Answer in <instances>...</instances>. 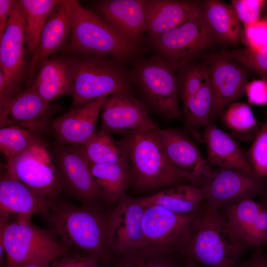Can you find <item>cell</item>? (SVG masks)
<instances>
[{
  "mask_svg": "<svg viewBox=\"0 0 267 267\" xmlns=\"http://www.w3.org/2000/svg\"><path fill=\"white\" fill-rule=\"evenodd\" d=\"M44 218L50 230L68 249L107 261L109 213L103 208L76 206L57 198L49 199Z\"/></svg>",
  "mask_w": 267,
  "mask_h": 267,
  "instance_id": "6da1fadb",
  "label": "cell"
},
{
  "mask_svg": "<svg viewBox=\"0 0 267 267\" xmlns=\"http://www.w3.org/2000/svg\"><path fill=\"white\" fill-rule=\"evenodd\" d=\"M250 248L229 225L220 208L204 201L183 252L188 260L204 267H236Z\"/></svg>",
  "mask_w": 267,
  "mask_h": 267,
  "instance_id": "7a4b0ae2",
  "label": "cell"
},
{
  "mask_svg": "<svg viewBox=\"0 0 267 267\" xmlns=\"http://www.w3.org/2000/svg\"><path fill=\"white\" fill-rule=\"evenodd\" d=\"M63 57L73 83L72 108L113 94H131V73L125 61L110 56L69 52Z\"/></svg>",
  "mask_w": 267,
  "mask_h": 267,
  "instance_id": "3957f363",
  "label": "cell"
},
{
  "mask_svg": "<svg viewBox=\"0 0 267 267\" xmlns=\"http://www.w3.org/2000/svg\"><path fill=\"white\" fill-rule=\"evenodd\" d=\"M71 33L66 49L73 53L112 56L124 61L136 59L142 52L139 44L121 36L78 0H70Z\"/></svg>",
  "mask_w": 267,
  "mask_h": 267,
  "instance_id": "277c9868",
  "label": "cell"
},
{
  "mask_svg": "<svg viewBox=\"0 0 267 267\" xmlns=\"http://www.w3.org/2000/svg\"><path fill=\"white\" fill-rule=\"evenodd\" d=\"M159 130L126 135L122 140L129 155L132 187L145 192L189 183L169 161Z\"/></svg>",
  "mask_w": 267,
  "mask_h": 267,
  "instance_id": "5b68a950",
  "label": "cell"
},
{
  "mask_svg": "<svg viewBox=\"0 0 267 267\" xmlns=\"http://www.w3.org/2000/svg\"><path fill=\"white\" fill-rule=\"evenodd\" d=\"M0 221V242L6 256L5 267H20L30 263L50 265L71 250L52 231L33 223L31 217L17 216L10 221Z\"/></svg>",
  "mask_w": 267,
  "mask_h": 267,
  "instance_id": "8992f818",
  "label": "cell"
},
{
  "mask_svg": "<svg viewBox=\"0 0 267 267\" xmlns=\"http://www.w3.org/2000/svg\"><path fill=\"white\" fill-rule=\"evenodd\" d=\"M177 67L157 55L135 63L131 72L132 82L146 102L167 120H182L178 105Z\"/></svg>",
  "mask_w": 267,
  "mask_h": 267,
  "instance_id": "52a82bcc",
  "label": "cell"
},
{
  "mask_svg": "<svg viewBox=\"0 0 267 267\" xmlns=\"http://www.w3.org/2000/svg\"><path fill=\"white\" fill-rule=\"evenodd\" d=\"M197 212L178 214L157 205L145 206L140 248L158 255L183 251L189 240Z\"/></svg>",
  "mask_w": 267,
  "mask_h": 267,
  "instance_id": "ba28073f",
  "label": "cell"
},
{
  "mask_svg": "<svg viewBox=\"0 0 267 267\" xmlns=\"http://www.w3.org/2000/svg\"><path fill=\"white\" fill-rule=\"evenodd\" d=\"M151 47L177 67L189 61L216 41L202 14L161 35L148 37Z\"/></svg>",
  "mask_w": 267,
  "mask_h": 267,
  "instance_id": "9c48e42d",
  "label": "cell"
},
{
  "mask_svg": "<svg viewBox=\"0 0 267 267\" xmlns=\"http://www.w3.org/2000/svg\"><path fill=\"white\" fill-rule=\"evenodd\" d=\"M53 160L62 192L82 205L103 208V200L93 180L90 164L80 146L66 145L58 148Z\"/></svg>",
  "mask_w": 267,
  "mask_h": 267,
  "instance_id": "30bf717a",
  "label": "cell"
},
{
  "mask_svg": "<svg viewBox=\"0 0 267 267\" xmlns=\"http://www.w3.org/2000/svg\"><path fill=\"white\" fill-rule=\"evenodd\" d=\"M49 153L43 143L33 146L5 167L8 172L31 189L49 199L62 192L60 181Z\"/></svg>",
  "mask_w": 267,
  "mask_h": 267,
  "instance_id": "8fae6325",
  "label": "cell"
},
{
  "mask_svg": "<svg viewBox=\"0 0 267 267\" xmlns=\"http://www.w3.org/2000/svg\"><path fill=\"white\" fill-rule=\"evenodd\" d=\"M265 188L262 177L237 169L218 167L200 189L204 201L220 208L228 203L252 199Z\"/></svg>",
  "mask_w": 267,
  "mask_h": 267,
  "instance_id": "7c38bea8",
  "label": "cell"
},
{
  "mask_svg": "<svg viewBox=\"0 0 267 267\" xmlns=\"http://www.w3.org/2000/svg\"><path fill=\"white\" fill-rule=\"evenodd\" d=\"M145 206L125 194L109 213L108 244L119 258L138 250L142 241Z\"/></svg>",
  "mask_w": 267,
  "mask_h": 267,
  "instance_id": "4fadbf2b",
  "label": "cell"
},
{
  "mask_svg": "<svg viewBox=\"0 0 267 267\" xmlns=\"http://www.w3.org/2000/svg\"><path fill=\"white\" fill-rule=\"evenodd\" d=\"M159 134L172 166L186 178L190 184L201 188L211 177L214 169L196 144L178 130L160 129Z\"/></svg>",
  "mask_w": 267,
  "mask_h": 267,
  "instance_id": "5bb4252c",
  "label": "cell"
},
{
  "mask_svg": "<svg viewBox=\"0 0 267 267\" xmlns=\"http://www.w3.org/2000/svg\"><path fill=\"white\" fill-rule=\"evenodd\" d=\"M56 110L30 87L14 97L0 100V127H17L41 133Z\"/></svg>",
  "mask_w": 267,
  "mask_h": 267,
  "instance_id": "9a60e30c",
  "label": "cell"
},
{
  "mask_svg": "<svg viewBox=\"0 0 267 267\" xmlns=\"http://www.w3.org/2000/svg\"><path fill=\"white\" fill-rule=\"evenodd\" d=\"M102 129L126 135L159 130L143 102L128 93L108 96L101 110Z\"/></svg>",
  "mask_w": 267,
  "mask_h": 267,
  "instance_id": "2e32d148",
  "label": "cell"
},
{
  "mask_svg": "<svg viewBox=\"0 0 267 267\" xmlns=\"http://www.w3.org/2000/svg\"><path fill=\"white\" fill-rule=\"evenodd\" d=\"M207 66L214 92V104L211 115L213 123L228 106L245 94L248 83L247 69L217 54Z\"/></svg>",
  "mask_w": 267,
  "mask_h": 267,
  "instance_id": "e0dca14e",
  "label": "cell"
},
{
  "mask_svg": "<svg viewBox=\"0 0 267 267\" xmlns=\"http://www.w3.org/2000/svg\"><path fill=\"white\" fill-rule=\"evenodd\" d=\"M27 54L26 25L18 0L0 38V69L20 88L28 75Z\"/></svg>",
  "mask_w": 267,
  "mask_h": 267,
  "instance_id": "ac0fdd59",
  "label": "cell"
},
{
  "mask_svg": "<svg viewBox=\"0 0 267 267\" xmlns=\"http://www.w3.org/2000/svg\"><path fill=\"white\" fill-rule=\"evenodd\" d=\"M148 0H102L95 7L103 20L121 36L139 44L146 32Z\"/></svg>",
  "mask_w": 267,
  "mask_h": 267,
  "instance_id": "d6986e66",
  "label": "cell"
},
{
  "mask_svg": "<svg viewBox=\"0 0 267 267\" xmlns=\"http://www.w3.org/2000/svg\"><path fill=\"white\" fill-rule=\"evenodd\" d=\"M71 33L70 0H61L48 17L30 55L27 84L30 86L41 64L66 45Z\"/></svg>",
  "mask_w": 267,
  "mask_h": 267,
  "instance_id": "ffe728a7",
  "label": "cell"
},
{
  "mask_svg": "<svg viewBox=\"0 0 267 267\" xmlns=\"http://www.w3.org/2000/svg\"><path fill=\"white\" fill-rule=\"evenodd\" d=\"M107 97L72 108L55 119L51 127L57 141L63 145L78 146L86 142L96 133L98 119Z\"/></svg>",
  "mask_w": 267,
  "mask_h": 267,
  "instance_id": "44dd1931",
  "label": "cell"
},
{
  "mask_svg": "<svg viewBox=\"0 0 267 267\" xmlns=\"http://www.w3.org/2000/svg\"><path fill=\"white\" fill-rule=\"evenodd\" d=\"M220 210L250 247L267 244V210L263 204L248 199L224 205Z\"/></svg>",
  "mask_w": 267,
  "mask_h": 267,
  "instance_id": "7402d4cb",
  "label": "cell"
},
{
  "mask_svg": "<svg viewBox=\"0 0 267 267\" xmlns=\"http://www.w3.org/2000/svg\"><path fill=\"white\" fill-rule=\"evenodd\" d=\"M49 199L31 189L10 174L5 166L0 178V208L1 217L10 214L30 216L48 214Z\"/></svg>",
  "mask_w": 267,
  "mask_h": 267,
  "instance_id": "603a6c76",
  "label": "cell"
},
{
  "mask_svg": "<svg viewBox=\"0 0 267 267\" xmlns=\"http://www.w3.org/2000/svg\"><path fill=\"white\" fill-rule=\"evenodd\" d=\"M203 2L197 0H148L146 32L148 37L161 35L202 14Z\"/></svg>",
  "mask_w": 267,
  "mask_h": 267,
  "instance_id": "cb8c5ba5",
  "label": "cell"
},
{
  "mask_svg": "<svg viewBox=\"0 0 267 267\" xmlns=\"http://www.w3.org/2000/svg\"><path fill=\"white\" fill-rule=\"evenodd\" d=\"M201 140L206 143L207 161L211 166L237 169L257 176L238 142L213 123L204 128Z\"/></svg>",
  "mask_w": 267,
  "mask_h": 267,
  "instance_id": "d4e9b609",
  "label": "cell"
},
{
  "mask_svg": "<svg viewBox=\"0 0 267 267\" xmlns=\"http://www.w3.org/2000/svg\"><path fill=\"white\" fill-rule=\"evenodd\" d=\"M30 87L49 103L63 96H72L73 80L64 58H48L44 60Z\"/></svg>",
  "mask_w": 267,
  "mask_h": 267,
  "instance_id": "484cf974",
  "label": "cell"
},
{
  "mask_svg": "<svg viewBox=\"0 0 267 267\" xmlns=\"http://www.w3.org/2000/svg\"><path fill=\"white\" fill-rule=\"evenodd\" d=\"M202 15L216 42L236 45L244 40V28L231 4L218 0H205Z\"/></svg>",
  "mask_w": 267,
  "mask_h": 267,
  "instance_id": "4316f807",
  "label": "cell"
},
{
  "mask_svg": "<svg viewBox=\"0 0 267 267\" xmlns=\"http://www.w3.org/2000/svg\"><path fill=\"white\" fill-rule=\"evenodd\" d=\"M93 180L106 206L117 203L131 185L130 160L116 163L92 164Z\"/></svg>",
  "mask_w": 267,
  "mask_h": 267,
  "instance_id": "83f0119b",
  "label": "cell"
},
{
  "mask_svg": "<svg viewBox=\"0 0 267 267\" xmlns=\"http://www.w3.org/2000/svg\"><path fill=\"white\" fill-rule=\"evenodd\" d=\"M138 199L144 206L157 205L178 214L195 213L204 202L201 189L190 184L172 186Z\"/></svg>",
  "mask_w": 267,
  "mask_h": 267,
  "instance_id": "f1b7e54d",
  "label": "cell"
},
{
  "mask_svg": "<svg viewBox=\"0 0 267 267\" xmlns=\"http://www.w3.org/2000/svg\"><path fill=\"white\" fill-rule=\"evenodd\" d=\"M214 99V92L208 70L205 80L198 92L182 101L185 124L194 136L200 141L201 134L198 130L211 123Z\"/></svg>",
  "mask_w": 267,
  "mask_h": 267,
  "instance_id": "f546056e",
  "label": "cell"
},
{
  "mask_svg": "<svg viewBox=\"0 0 267 267\" xmlns=\"http://www.w3.org/2000/svg\"><path fill=\"white\" fill-rule=\"evenodd\" d=\"M80 147L90 165L116 163L129 159L122 140H114L109 132L102 129Z\"/></svg>",
  "mask_w": 267,
  "mask_h": 267,
  "instance_id": "4dcf8cb0",
  "label": "cell"
},
{
  "mask_svg": "<svg viewBox=\"0 0 267 267\" xmlns=\"http://www.w3.org/2000/svg\"><path fill=\"white\" fill-rule=\"evenodd\" d=\"M59 0H20L19 4L26 25L28 52L35 49L41 32Z\"/></svg>",
  "mask_w": 267,
  "mask_h": 267,
  "instance_id": "1f68e13d",
  "label": "cell"
},
{
  "mask_svg": "<svg viewBox=\"0 0 267 267\" xmlns=\"http://www.w3.org/2000/svg\"><path fill=\"white\" fill-rule=\"evenodd\" d=\"M219 117L231 134L243 141L254 139L262 125L256 119L250 105L244 102L232 103Z\"/></svg>",
  "mask_w": 267,
  "mask_h": 267,
  "instance_id": "d6a6232c",
  "label": "cell"
},
{
  "mask_svg": "<svg viewBox=\"0 0 267 267\" xmlns=\"http://www.w3.org/2000/svg\"><path fill=\"white\" fill-rule=\"evenodd\" d=\"M42 143L34 133L20 127H5L0 129V150L11 162L31 147Z\"/></svg>",
  "mask_w": 267,
  "mask_h": 267,
  "instance_id": "836d02e7",
  "label": "cell"
},
{
  "mask_svg": "<svg viewBox=\"0 0 267 267\" xmlns=\"http://www.w3.org/2000/svg\"><path fill=\"white\" fill-rule=\"evenodd\" d=\"M220 56L235 62L251 70L262 79L267 80V48L256 49L249 47L217 53Z\"/></svg>",
  "mask_w": 267,
  "mask_h": 267,
  "instance_id": "e575fe53",
  "label": "cell"
},
{
  "mask_svg": "<svg viewBox=\"0 0 267 267\" xmlns=\"http://www.w3.org/2000/svg\"><path fill=\"white\" fill-rule=\"evenodd\" d=\"M179 93L182 101L195 95L202 86L208 73L207 66L189 65L187 62L178 66Z\"/></svg>",
  "mask_w": 267,
  "mask_h": 267,
  "instance_id": "d590c367",
  "label": "cell"
},
{
  "mask_svg": "<svg viewBox=\"0 0 267 267\" xmlns=\"http://www.w3.org/2000/svg\"><path fill=\"white\" fill-rule=\"evenodd\" d=\"M172 255H158L138 250L120 258L113 267H182Z\"/></svg>",
  "mask_w": 267,
  "mask_h": 267,
  "instance_id": "8d00e7d4",
  "label": "cell"
},
{
  "mask_svg": "<svg viewBox=\"0 0 267 267\" xmlns=\"http://www.w3.org/2000/svg\"><path fill=\"white\" fill-rule=\"evenodd\" d=\"M245 155L258 176H267V119Z\"/></svg>",
  "mask_w": 267,
  "mask_h": 267,
  "instance_id": "74e56055",
  "label": "cell"
},
{
  "mask_svg": "<svg viewBox=\"0 0 267 267\" xmlns=\"http://www.w3.org/2000/svg\"><path fill=\"white\" fill-rule=\"evenodd\" d=\"M265 0H233L231 5L243 25V28L258 22L261 18Z\"/></svg>",
  "mask_w": 267,
  "mask_h": 267,
  "instance_id": "f35d334b",
  "label": "cell"
},
{
  "mask_svg": "<svg viewBox=\"0 0 267 267\" xmlns=\"http://www.w3.org/2000/svg\"><path fill=\"white\" fill-rule=\"evenodd\" d=\"M244 33L248 47L256 49L267 48V19L260 18L256 23L244 28Z\"/></svg>",
  "mask_w": 267,
  "mask_h": 267,
  "instance_id": "ab89813d",
  "label": "cell"
},
{
  "mask_svg": "<svg viewBox=\"0 0 267 267\" xmlns=\"http://www.w3.org/2000/svg\"><path fill=\"white\" fill-rule=\"evenodd\" d=\"M71 250L54 260L49 267H99L100 262L95 257L83 253H73Z\"/></svg>",
  "mask_w": 267,
  "mask_h": 267,
  "instance_id": "60d3db41",
  "label": "cell"
},
{
  "mask_svg": "<svg viewBox=\"0 0 267 267\" xmlns=\"http://www.w3.org/2000/svg\"><path fill=\"white\" fill-rule=\"evenodd\" d=\"M245 94L249 103L258 105L267 106V80H253L248 82Z\"/></svg>",
  "mask_w": 267,
  "mask_h": 267,
  "instance_id": "b9f144b4",
  "label": "cell"
},
{
  "mask_svg": "<svg viewBox=\"0 0 267 267\" xmlns=\"http://www.w3.org/2000/svg\"><path fill=\"white\" fill-rule=\"evenodd\" d=\"M22 91L0 69V100L14 97Z\"/></svg>",
  "mask_w": 267,
  "mask_h": 267,
  "instance_id": "7bdbcfd3",
  "label": "cell"
},
{
  "mask_svg": "<svg viewBox=\"0 0 267 267\" xmlns=\"http://www.w3.org/2000/svg\"><path fill=\"white\" fill-rule=\"evenodd\" d=\"M18 2V0H0V38L3 35Z\"/></svg>",
  "mask_w": 267,
  "mask_h": 267,
  "instance_id": "ee69618b",
  "label": "cell"
},
{
  "mask_svg": "<svg viewBox=\"0 0 267 267\" xmlns=\"http://www.w3.org/2000/svg\"><path fill=\"white\" fill-rule=\"evenodd\" d=\"M236 267H267V255L258 249L245 261Z\"/></svg>",
  "mask_w": 267,
  "mask_h": 267,
  "instance_id": "f6af8a7d",
  "label": "cell"
},
{
  "mask_svg": "<svg viewBox=\"0 0 267 267\" xmlns=\"http://www.w3.org/2000/svg\"><path fill=\"white\" fill-rule=\"evenodd\" d=\"M49 265L42 263H30L20 267H49Z\"/></svg>",
  "mask_w": 267,
  "mask_h": 267,
  "instance_id": "bcb514c9",
  "label": "cell"
},
{
  "mask_svg": "<svg viewBox=\"0 0 267 267\" xmlns=\"http://www.w3.org/2000/svg\"><path fill=\"white\" fill-rule=\"evenodd\" d=\"M182 267H204L193 261L188 260V262Z\"/></svg>",
  "mask_w": 267,
  "mask_h": 267,
  "instance_id": "7dc6e473",
  "label": "cell"
},
{
  "mask_svg": "<svg viewBox=\"0 0 267 267\" xmlns=\"http://www.w3.org/2000/svg\"><path fill=\"white\" fill-rule=\"evenodd\" d=\"M262 15V16H261V18L267 19V0L266 1V2L264 6Z\"/></svg>",
  "mask_w": 267,
  "mask_h": 267,
  "instance_id": "c3c4849f",
  "label": "cell"
},
{
  "mask_svg": "<svg viewBox=\"0 0 267 267\" xmlns=\"http://www.w3.org/2000/svg\"><path fill=\"white\" fill-rule=\"evenodd\" d=\"M263 205L265 207V208H266L267 210V198L266 199L264 204H263Z\"/></svg>",
  "mask_w": 267,
  "mask_h": 267,
  "instance_id": "681fc988",
  "label": "cell"
},
{
  "mask_svg": "<svg viewBox=\"0 0 267 267\" xmlns=\"http://www.w3.org/2000/svg\"></svg>",
  "mask_w": 267,
  "mask_h": 267,
  "instance_id": "f907efd6",
  "label": "cell"
}]
</instances>
